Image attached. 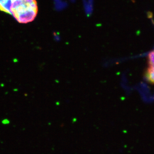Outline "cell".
<instances>
[{"instance_id": "1", "label": "cell", "mask_w": 154, "mask_h": 154, "mask_svg": "<svg viewBox=\"0 0 154 154\" xmlns=\"http://www.w3.org/2000/svg\"><path fill=\"white\" fill-rule=\"evenodd\" d=\"M10 11L19 23L26 24L35 19L38 8L36 0H13Z\"/></svg>"}, {"instance_id": "2", "label": "cell", "mask_w": 154, "mask_h": 154, "mask_svg": "<svg viewBox=\"0 0 154 154\" xmlns=\"http://www.w3.org/2000/svg\"><path fill=\"white\" fill-rule=\"evenodd\" d=\"M13 0H0V10L11 14L10 8Z\"/></svg>"}, {"instance_id": "3", "label": "cell", "mask_w": 154, "mask_h": 154, "mask_svg": "<svg viewBox=\"0 0 154 154\" xmlns=\"http://www.w3.org/2000/svg\"><path fill=\"white\" fill-rule=\"evenodd\" d=\"M145 76L149 82L154 84V66L149 65Z\"/></svg>"}, {"instance_id": "4", "label": "cell", "mask_w": 154, "mask_h": 154, "mask_svg": "<svg viewBox=\"0 0 154 154\" xmlns=\"http://www.w3.org/2000/svg\"><path fill=\"white\" fill-rule=\"evenodd\" d=\"M149 65L154 66V51H151L148 57Z\"/></svg>"}]
</instances>
